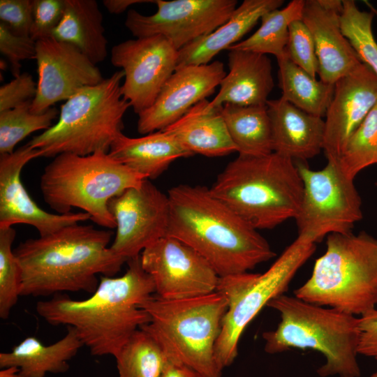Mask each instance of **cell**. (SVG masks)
<instances>
[{"mask_svg":"<svg viewBox=\"0 0 377 377\" xmlns=\"http://www.w3.org/2000/svg\"><path fill=\"white\" fill-rule=\"evenodd\" d=\"M121 276H101L96 290L85 300L57 294L36 303L37 313L52 325L73 327L91 355H117L137 330L149 323L139 304L155 294L151 277L140 256L129 260Z\"/></svg>","mask_w":377,"mask_h":377,"instance_id":"obj_1","label":"cell"},{"mask_svg":"<svg viewBox=\"0 0 377 377\" xmlns=\"http://www.w3.org/2000/svg\"><path fill=\"white\" fill-rule=\"evenodd\" d=\"M167 235L186 244L219 277L249 272L275 256L267 241L202 186L169 189Z\"/></svg>","mask_w":377,"mask_h":377,"instance_id":"obj_2","label":"cell"},{"mask_svg":"<svg viewBox=\"0 0 377 377\" xmlns=\"http://www.w3.org/2000/svg\"><path fill=\"white\" fill-rule=\"evenodd\" d=\"M112 235L78 223L21 242L13 249L22 270L20 296L92 294L99 284L98 274L113 276L126 262L110 249Z\"/></svg>","mask_w":377,"mask_h":377,"instance_id":"obj_3","label":"cell"},{"mask_svg":"<svg viewBox=\"0 0 377 377\" xmlns=\"http://www.w3.org/2000/svg\"><path fill=\"white\" fill-rule=\"evenodd\" d=\"M209 190L256 230L271 229L297 216L304 186L293 160L275 152L239 155Z\"/></svg>","mask_w":377,"mask_h":377,"instance_id":"obj_4","label":"cell"},{"mask_svg":"<svg viewBox=\"0 0 377 377\" xmlns=\"http://www.w3.org/2000/svg\"><path fill=\"white\" fill-rule=\"evenodd\" d=\"M267 306L280 313L281 321L275 330L263 333L266 353L311 348L325 357L317 369L318 376L360 377L359 318L284 294L272 299Z\"/></svg>","mask_w":377,"mask_h":377,"instance_id":"obj_5","label":"cell"},{"mask_svg":"<svg viewBox=\"0 0 377 377\" xmlns=\"http://www.w3.org/2000/svg\"><path fill=\"white\" fill-rule=\"evenodd\" d=\"M326 246L295 296L355 316L376 309L377 239L364 231L333 233L327 235Z\"/></svg>","mask_w":377,"mask_h":377,"instance_id":"obj_6","label":"cell"},{"mask_svg":"<svg viewBox=\"0 0 377 377\" xmlns=\"http://www.w3.org/2000/svg\"><path fill=\"white\" fill-rule=\"evenodd\" d=\"M147 178L99 151L87 156L64 153L46 165L40 188L45 202L60 214L75 207L97 225L116 228L109 201Z\"/></svg>","mask_w":377,"mask_h":377,"instance_id":"obj_7","label":"cell"},{"mask_svg":"<svg viewBox=\"0 0 377 377\" xmlns=\"http://www.w3.org/2000/svg\"><path fill=\"white\" fill-rule=\"evenodd\" d=\"M139 306L151 318L140 328L156 339L168 360L186 364L204 377H222L214 353L228 309L221 293L216 290L182 300L154 294Z\"/></svg>","mask_w":377,"mask_h":377,"instance_id":"obj_8","label":"cell"},{"mask_svg":"<svg viewBox=\"0 0 377 377\" xmlns=\"http://www.w3.org/2000/svg\"><path fill=\"white\" fill-rule=\"evenodd\" d=\"M124 77L120 70L97 84L79 90L61 105L58 121L28 143L39 149L42 157L109 152L122 133L123 117L131 107L121 93Z\"/></svg>","mask_w":377,"mask_h":377,"instance_id":"obj_9","label":"cell"},{"mask_svg":"<svg viewBox=\"0 0 377 377\" xmlns=\"http://www.w3.org/2000/svg\"><path fill=\"white\" fill-rule=\"evenodd\" d=\"M315 250L313 241L298 235L265 272L219 277L216 291L228 302L214 351L221 371L236 359L238 343L247 325L272 299L284 294L297 270Z\"/></svg>","mask_w":377,"mask_h":377,"instance_id":"obj_10","label":"cell"},{"mask_svg":"<svg viewBox=\"0 0 377 377\" xmlns=\"http://www.w3.org/2000/svg\"><path fill=\"white\" fill-rule=\"evenodd\" d=\"M303 182V196L295 217L298 235L315 243L333 233L352 232L362 219V200L353 180L347 178L337 164L328 162L313 170L303 161H295Z\"/></svg>","mask_w":377,"mask_h":377,"instance_id":"obj_11","label":"cell"},{"mask_svg":"<svg viewBox=\"0 0 377 377\" xmlns=\"http://www.w3.org/2000/svg\"><path fill=\"white\" fill-rule=\"evenodd\" d=\"M157 10L145 15L130 9L125 26L136 38L161 36L179 51L226 22L236 0H156Z\"/></svg>","mask_w":377,"mask_h":377,"instance_id":"obj_12","label":"cell"},{"mask_svg":"<svg viewBox=\"0 0 377 377\" xmlns=\"http://www.w3.org/2000/svg\"><path fill=\"white\" fill-rule=\"evenodd\" d=\"M157 296L165 300L192 298L216 290L219 276L193 248L169 235L145 248L140 256Z\"/></svg>","mask_w":377,"mask_h":377,"instance_id":"obj_13","label":"cell"},{"mask_svg":"<svg viewBox=\"0 0 377 377\" xmlns=\"http://www.w3.org/2000/svg\"><path fill=\"white\" fill-rule=\"evenodd\" d=\"M178 50L165 37L131 39L113 46L111 62L124 73L121 93L138 114L155 101L177 67Z\"/></svg>","mask_w":377,"mask_h":377,"instance_id":"obj_14","label":"cell"},{"mask_svg":"<svg viewBox=\"0 0 377 377\" xmlns=\"http://www.w3.org/2000/svg\"><path fill=\"white\" fill-rule=\"evenodd\" d=\"M108 207L117 229L110 249L126 262L167 235L168 196L148 179L112 198Z\"/></svg>","mask_w":377,"mask_h":377,"instance_id":"obj_15","label":"cell"},{"mask_svg":"<svg viewBox=\"0 0 377 377\" xmlns=\"http://www.w3.org/2000/svg\"><path fill=\"white\" fill-rule=\"evenodd\" d=\"M37 91L31 103L36 114L66 101L79 90L103 80L96 64L74 46L51 37L36 43Z\"/></svg>","mask_w":377,"mask_h":377,"instance_id":"obj_16","label":"cell"},{"mask_svg":"<svg viewBox=\"0 0 377 377\" xmlns=\"http://www.w3.org/2000/svg\"><path fill=\"white\" fill-rule=\"evenodd\" d=\"M41 156V151L29 143L11 154H0V228L27 224L34 227L40 236H45L90 219L84 212L52 214L33 200L22 184L21 172L27 163Z\"/></svg>","mask_w":377,"mask_h":377,"instance_id":"obj_17","label":"cell"},{"mask_svg":"<svg viewBox=\"0 0 377 377\" xmlns=\"http://www.w3.org/2000/svg\"><path fill=\"white\" fill-rule=\"evenodd\" d=\"M226 75L219 61L177 67L154 103L138 114V131L149 134L166 128L212 95Z\"/></svg>","mask_w":377,"mask_h":377,"instance_id":"obj_18","label":"cell"},{"mask_svg":"<svg viewBox=\"0 0 377 377\" xmlns=\"http://www.w3.org/2000/svg\"><path fill=\"white\" fill-rule=\"evenodd\" d=\"M377 103V77L365 64L334 84L325 119L323 149L328 162L338 163L352 134Z\"/></svg>","mask_w":377,"mask_h":377,"instance_id":"obj_19","label":"cell"},{"mask_svg":"<svg viewBox=\"0 0 377 377\" xmlns=\"http://www.w3.org/2000/svg\"><path fill=\"white\" fill-rule=\"evenodd\" d=\"M342 1L339 0H306L302 17L313 39L320 80L331 84L362 63L342 33Z\"/></svg>","mask_w":377,"mask_h":377,"instance_id":"obj_20","label":"cell"},{"mask_svg":"<svg viewBox=\"0 0 377 377\" xmlns=\"http://www.w3.org/2000/svg\"><path fill=\"white\" fill-rule=\"evenodd\" d=\"M272 149L293 161H304L323 149L325 120L309 114L281 98L268 100Z\"/></svg>","mask_w":377,"mask_h":377,"instance_id":"obj_21","label":"cell"},{"mask_svg":"<svg viewBox=\"0 0 377 377\" xmlns=\"http://www.w3.org/2000/svg\"><path fill=\"white\" fill-rule=\"evenodd\" d=\"M228 58L229 71L221 80L219 93L209 101V105H266L274 87L269 57L260 53L231 50Z\"/></svg>","mask_w":377,"mask_h":377,"instance_id":"obj_22","label":"cell"},{"mask_svg":"<svg viewBox=\"0 0 377 377\" xmlns=\"http://www.w3.org/2000/svg\"><path fill=\"white\" fill-rule=\"evenodd\" d=\"M283 3V0H244L226 22L180 49L177 67L209 64L221 51L237 43L264 14L279 8Z\"/></svg>","mask_w":377,"mask_h":377,"instance_id":"obj_23","label":"cell"},{"mask_svg":"<svg viewBox=\"0 0 377 377\" xmlns=\"http://www.w3.org/2000/svg\"><path fill=\"white\" fill-rule=\"evenodd\" d=\"M221 108L211 107L209 101L204 99L163 131L193 155H228L237 151V147L228 133Z\"/></svg>","mask_w":377,"mask_h":377,"instance_id":"obj_24","label":"cell"},{"mask_svg":"<svg viewBox=\"0 0 377 377\" xmlns=\"http://www.w3.org/2000/svg\"><path fill=\"white\" fill-rule=\"evenodd\" d=\"M108 153L147 179L156 178L175 160L193 155L163 130L139 138H131L121 133Z\"/></svg>","mask_w":377,"mask_h":377,"instance_id":"obj_25","label":"cell"},{"mask_svg":"<svg viewBox=\"0 0 377 377\" xmlns=\"http://www.w3.org/2000/svg\"><path fill=\"white\" fill-rule=\"evenodd\" d=\"M84 346L75 330L67 326V333L61 339L45 345L36 337H29L10 352L0 353V367L15 366L24 377H45L47 373H64L68 362Z\"/></svg>","mask_w":377,"mask_h":377,"instance_id":"obj_26","label":"cell"},{"mask_svg":"<svg viewBox=\"0 0 377 377\" xmlns=\"http://www.w3.org/2000/svg\"><path fill=\"white\" fill-rule=\"evenodd\" d=\"M103 20L96 1L65 0L64 15L52 38L74 46L96 65L108 54Z\"/></svg>","mask_w":377,"mask_h":377,"instance_id":"obj_27","label":"cell"},{"mask_svg":"<svg viewBox=\"0 0 377 377\" xmlns=\"http://www.w3.org/2000/svg\"><path fill=\"white\" fill-rule=\"evenodd\" d=\"M239 155L262 156L273 152L272 126L266 105L225 104L221 108Z\"/></svg>","mask_w":377,"mask_h":377,"instance_id":"obj_28","label":"cell"},{"mask_svg":"<svg viewBox=\"0 0 377 377\" xmlns=\"http://www.w3.org/2000/svg\"><path fill=\"white\" fill-rule=\"evenodd\" d=\"M276 60L281 98L309 114L325 117L334 94V84L311 76L293 63L286 52Z\"/></svg>","mask_w":377,"mask_h":377,"instance_id":"obj_29","label":"cell"},{"mask_svg":"<svg viewBox=\"0 0 377 377\" xmlns=\"http://www.w3.org/2000/svg\"><path fill=\"white\" fill-rule=\"evenodd\" d=\"M305 1L293 0L282 9L264 14L260 27L249 38L232 45L228 50H237L283 56L288 40V27L291 22L302 17Z\"/></svg>","mask_w":377,"mask_h":377,"instance_id":"obj_30","label":"cell"},{"mask_svg":"<svg viewBox=\"0 0 377 377\" xmlns=\"http://www.w3.org/2000/svg\"><path fill=\"white\" fill-rule=\"evenodd\" d=\"M119 377H161L168 358L159 343L139 328L114 357Z\"/></svg>","mask_w":377,"mask_h":377,"instance_id":"obj_31","label":"cell"},{"mask_svg":"<svg viewBox=\"0 0 377 377\" xmlns=\"http://www.w3.org/2000/svg\"><path fill=\"white\" fill-rule=\"evenodd\" d=\"M31 101L0 112V154H11L15 147L31 133L46 131L53 124L59 111L50 108L36 114L31 110Z\"/></svg>","mask_w":377,"mask_h":377,"instance_id":"obj_32","label":"cell"},{"mask_svg":"<svg viewBox=\"0 0 377 377\" xmlns=\"http://www.w3.org/2000/svg\"><path fill=\"white\" fill-rule=\"evenodd\" d=\"M373 164H377V103L350 137L337 163L342 173L353 180Z\"/></svg>","mask_w":377,"mask_h":377,"instance_id":"obj_33","label":"cell"},{"mask_svg":"<svg viewBox=\"0 0 377 377\" xmlns=\"http://www.w3.org/2000/svg\"><path fill=\"white\" fill-rule=\"evenodd\" d=\"M340 17L342 33L377 77V43L372 31L374 14L360 10L353 0H343Z\"/></svg>","mask_w":377,"mask_h":377,"instance_id":"obj_34","label":"cell"},{"mask_svg":"<svg viewBox=\"0 0 377 377\" xmlns=\"http://www.w3.org/2000/svg\"><path fill=\"white\" fill-rule=\"evenodd\" d=\"M12 227L0 228V318L7 319L20 296L22 270L12 249Z\"/></svg>","mask_w":377,"mask_h":377,"instance_id":"obj_35","label":"cell"},{"mask_svg":"<svg viewBox=\"0 0 377 377\" xmlns=\"http://www.w3.org/2000/svg\"><path fill=\"white\" fill-rule=\"evenodd\" d=\"M286 52L290 59L316 78L319 64L311 34L302 19L290 23Z\"/></svg>","mask_w":377,"mask_h":377,"instance_id":"obj_36","label":"cell"},{"mask_svg":"<svg viewBox=\"0 0 377 377\" xmlns=\"http://www.w3.org/2000/svg\"><path fill=\"white\" fill-rule=\"evenodd\" d=\"M32 4L30 37L35 41L52 37L62 19L65 0H32Z\"/></svg>","mask_w":377,"mask_h":377,"instance_id":"obj_37","label":"cell"},{"mask_svg":"<svg viewBox=\"0 0 377 377\" xmlns=\"http://www.w3.org/2000/svg\"><path fill=\"white\" fill-rule=\"evenodd\" d=\"M36 43L30 36L16 35L0 22V52L10 64L14 77L21 74L22 61L35 59Z\"/></svg>","mask_w":377,"mask_h":377,"instance_id":"obj_38","label":"cell"},{"mask_svg":"<svg viewBox=\"0 0 377 377\" xmlns=\"http://www.w3.org/2000/svg\"><path fill=\"white\" fill-rule=\"evenodd\" d=\"M37 91V82L30 74L21 73L0 87V112L32 101Z\"/></svg>","mask_w":377,"mask_h":377,"instance_id":"obj_39","label":"cell"},{"mask_svg":"<svg viewBox=\"0 0 377 377\" xmlns=\"http://www.w3.org/2000/svg\"><path fill=\"white\" fill-rule=\"evenodd\" d=\"M32 8V0H1L0 22L16 35L29 36Z\"/></svg>","mask_w":377,"mask_h":377,"instance_id":"obj_40","label":"cell"},{"mask_svg":"<svg viewBox=\"0 0 377 377\" xmlns=\"http://www.w3.org/2000/svg\"><path fill=\"white\" fill-rule=\"evenodd\" d=\"M358 355L377 360V308L359 317Z\"/></svg>","mask_w":377,"mask_h":377,"instance_id":"obj_41","label":"cell"},{"mask_svg":"<svg viewBox=\"0 0 377 377\" xmlns=\"http://www.w3.org/2000/svg\"><path fill=\"white\" fill-rule=\"evenodd\" d=\"M161 377H204L194 369L170 360H167Z\"/></svg>","mask_w":377,"mask_h":377,"instance_id":"obj_42","label":"cell"},{"mask_svg":"<svg viewBox=\"0 0 377 377\" xmlns=\"http://www.w3.org/2000/svg\"><path fill=\"white\" fill-rule=\"evenodd\" d=\"M149 0H104L103 3L107 10L111 14H120L131 6L136 3H154Z\"/></svg>","mask_w":377,"mask_h":377,"instance_id":"obj_43","label":"cell"},{"mask_svg":"<svg viewBox=\"0 0 377 377\" xmlns=\"http://www.w3.org/2000/svg\"><path fill=\"white\" fill-rule=\"evenodd\" d=\"M0 377H24L20 371V369L15 366L1 368Z\"/></svg>","mask_w":377,"mask_h":377,"instance_id":"obj_44","label":"cell"},{"mask_svg":"<svg viewBox=\"0 0 377 377\" xmlns=\"http://www.w3.org/2000/svg\"><path fill=\"white\" fill-rule=\"evenodd\" d=\"M370 377H377V371L373 374Z\"/></svg>","mask_w":377,"mask_h":377,"instance_id":"obj_45","label":"cell"},{"mask_svg":"<svg viewBox=\"0 0 377 377\" xmlns=\"http://www.w3.org/2000/svg\"><path fill=\"white\" fill-rule=\"evenodd\" d=\"M377 165V164H376Z\"/></svg>","mask_w":377,"mask_h":377,"instance_id":"obj_46","label":"cell"}]
</instances>
